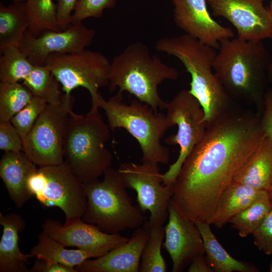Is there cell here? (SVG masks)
Segmentation results:
<instances>
[{
  "label": "cell",
  "instance_id": "1",
  "mask_svg": "<svg viewBox=\"0 0 272 272\" xmlns=\"http://www.w3.org/2000/svg\"><path fill=\"white\" fill-rule=\"evenodd\" d=\"M265 138L260 117L235 107L207 124L174 183L171 201L187 219L207 222L223 192Z\"/></svg>",
  "mask_w": 272,
  "mask_h": 272
},
{
  "label": "cell",
  "instance_id": "2",
  "mask_svg": "<svg viewBox=\"0 0 272 272\" xmlns=\"http://www.w3.org/2000/svg\"><path fill=\"white\" fill-rule=\"evenodd\" d=\"M218 49L213 70L228 94L234 102L262 108L271 62L262 41L228 38Z\"/></svg>",
  "mask_w": 272,
  "mask_h": 272
},
{
  "label": "cell",
  "instance_id": "3",
  "mask_svg": "<svg viewBox=\"0 0 272 272\" xmlns=\"http://www.w3.org/2000/svg\"><path fill=\"white\" fill-rule=\"evenodd\" d=\"M155 48L176 57L190 74L189 91L202 106L207 124L233 106L234 101L213 72L215 48L186 34L160 38L156 42Z\"/></svg>",
  "mask_w": 272,
  "mask_h": 272
},
{
  "label": "cell",
  "instance_id": "4",
  "mask_svg": "<svg viewBox=\"0 0 272 272\" xmlns=\"http://www.w3.org/2000/svg\"><path fill=\"white\" fill-rule=\"evenodd\" d=\"M178 71L151 55L149 47L141 42L128 45L110 63L108 90L126 91L155 111L165 109L167 102L160 96L158 87L167 80H174Z\"/></svg>",
  "mask_w": 272,
  "mask_h": 272
},
{
  "label": "cell",
  "instance_id": "5",
  "mask_svg": "<svg viewBox=\"0 0 272 272\" xmlns=\"http://www.w3.org/2000/svg\"><path fill=\"white\" fill-rule=\"evenodd\" d=\"M99 108L92 104L85 115L73 112L64 139V161L84 184L98 179L111 167L112 161V155L105 146L110 129Z\"/></svg>",
  "mask_w": 272,
  "mask_h": 272
},
{
  "label": "cell",
  "instance_id": "6",
  "mask_svg": "<svg viewBox=\"0 0 272 272\" xmlns=\"http://www.w3.org/2000/svg\"><path fill=\"white\" fill-rule=\"evenodd\" d=\"M122 94L118 91L108 100L99 94L98 106L105 111L110 130L123 128L138 141L142 162L168 164L169 150L161 143L166 131L173 126L166 115L138 99L126 104Z\"/></svg>",
  "mask_w": 272,
  "mask_h": 272
},
{
  "label": "cell",
  "instance_id": "7",
  "mask_svg": "<svg viewBox=\"0 0 272 272\" xmlns=\"http://www.w3.org/2000/svg\"><path fill=\"white\" fill-rule=\"evenodd\" d=\"M103 175L101 181L84 184L87 203L82 220L108 234L143 226L146 217L139 206L133 204L118 169L110 167Z\"/></svg>",
  "mask_w": 272,
  "mask_h": 272
},
{
  "label": "cell",
  "instance_id": "8",
  "mask_svg": "<svg viewBox=\"0 0 272 272\" xmlns=\"http://www.w3.org/2000/svg\"><path fill=\"white\" fill-rule=\"evenodd\" d=\"M27 187L46 208H59L65 219L81 218L87 208L83 183L64 161L57 165L39 167L27 180Z\"/></svg>",
  "mask_w": 272,
  "mask_h": 272
},
{
  "label": "cell",
  "instance_id": "9",
  "mask_svg": "<svg viewBox=\"0 0 272 272\" xmlns=\"http://www.w3.org/2000/svg\"><path fill=\"white\" fill-rule=\"evenodd\" d=\"M75 101L72 93H63L60 103L47 104L23 139V152L39 167L57 165L64 162V139L69 118L74 112Z\"/></svg>",
  "mask_w": 272,
  "mask_h": 272
},
{
  "label": "cell",
  "instance_id": "10",
  "mask_svg": "<svg viewBox=\"0 0 272 272\" xmlns=\"http://www.w3.org/2000/svg\"><path fill=\"white\" fill-rule=\"evenodd\" d=\"M110 63L101 53L85 49L52 54L47 57L44 66L60 83L63 93L69 95L75 89L84 88L90 94L92 104L98 105L99 89L109 83Z\"/></svg>",
  "mask_w": 272,
  "mask_h": 272
},
{
  "label": "cell",
  "instance_id": "11",
  "mask_svg": "<svg viewBox=\"0 0 272 272\" xmlns=\"http://www.w3.org/2000/svg\"><path fill=\"white\" fill-rule=\"evenodd\" d=\"M166 116L178 130L164 140L168 145H178L179 154L175 162L162 174L163 184L174 183L187 157L202 139L207 123L203 109L197 99L189 91L182 90L167 102Z\"/></svg>",
  "mask_w": 272,
  "mask_h": 272
},
{
  "label": "cell",
  "instance_id": "12",
  "mask_svg": "<svg viewBox=\"0 0 272 272\" xmlns=\"http://www.w3.org/2000/svg\"><path fill=\"white\" fill-rule=\"evenodd\" d=\"M118 171L126 188L134 190L139 207L149 211V228L163 226L168 218V208L174 193V183L163 184L158 164L121 163Z\"/></svg>",
  "mask_w": 272,
  "mask_h": 272
},
{
  "label": "cell",
  "instance_id": "13",
  "mask_svg": "<svg viewBox=\"0 0 272 272\" xmlns=\"http://www.w3.org/2000/svg\"><path fill=\"white\" fill-rule=\"evenodd\" d=\"M214 17L227 20L238 39L262 41L272 38V14L261 0H207Z\"/></svg>",
  "mask_w": 272,
  "mask_h": 272
},
{
  "label": "cell",
  "instance_id": "14",
  "mask_svg": "<svg viewBox=\"0 0 272 272\" xmlns=\"http://www.w3.org/2000/svg\"><path fill=\"white\" fill-rule=\"evenodd\" d=\"M96 31L83 24H71L62 31L46 30L34 37L27 30L19 45L20 49L34 65H44L47 57L54 53L80 51L91 45Z\"/></svg>",
  "mask_w": 272,
  "mask_h": 272
},
{
  "label": "cell",
  "instance_id": "15",
  "mask_svg": "<svg viewBox=\"0 0 272 272\" xmlns=\"http://www.w3.org/2000/svg\"><path fill=\"white\" fill-rule=\"evenodd\" d=\"M168 212L162 246L172 260V271L181 272L194 258L205 254L203 242L195 222L184 217L171 200Z\"/></svg>",
  "mask_w": 272,
  "mask_h": 272
},
{
  "label": "cell",
  "instance_id": "16",
  "mask_svg": "<svg viewBox=\"0 0 272 272\" xmlns=\"http://www.w3.org/2000/svg\"><path fill=\"white\" fill-rule=\"evenodd\" d=\"M174 21L185 34L214 48L220 42L234 37L230 28L225 27L211 16L207 0H171Z\"/></svg>",
  "mask_w": 272,
  "mask_h": 272
},
{
  "label": "cell",
  "instance_id": "17",
  "mask_svg": "<svg viewBox=\"0 0 272 272\" xmlns=\"http://www.w3.org/2000/svg\"><path fill=\"white\" fill-rule=\"evenodd\" d=\"M42 231L64 246L92 250L104 248L112 249L126 242L129 238L119 233L108 234L81 218L66 220L62 225L52 219H47L42 225Z\"/></svg>",
  "mask_w": 272,
  "mask_h": 272
},
{
  "label": "cell",
  "instance_id": "18",
  "mask_svg": "<svg viewBox=\"0 0 272 272\" xmlns=\"http://www.w3.org/2000/svg\"><path fill=\"white\" fill-rule=\"evenodd\" d=\"M150 236L146 221L135 229L128 240L94 259H88L76 266L77 272H139L140 259Z\"/></svg>",
  "mask_w": 272,
  "mask_h": 272
},
{
  "label": "cell",
  "instance_id": "19",
  "mask_svg": "<svg viewBox=\"0 0 272 272\" xmlns=\"http://www.w3.org/2000/svg\"><path fill=\"white\" fill-rule=\"evenodd\" d=\"M23 152H5L0 160V176L10 198L18 208H22L33 196L27 180L37 168Z\"/></svg>",
  "mask_w": 272,
  "mask_h": 272
},
{
  "label": "cell",
  "instance_id": "20",
  "mask_svg": "<svg viewBox=\"0 0 272 272\" xmlns=\"http://www.w3.org/2000/svg\"><path fill=\"white\" fill-rule=\"evenodd\" d=\"M3 235L0 241V271L30 272L29 259L31 254L21 252L19 246V233L26 227V222L19 214L0 213Z\"/></svg>",
  "mask_w": 272,
  "mask_h": 272
},
{
  "label": "cell",
  "instance_id": "21",
  "mask_svg": "<svg viewBox=\"0 0 272 272\" xmlns=\"http://www.w3.org/2000/svg\"><path fill=\"white\" fill-rule=\"evenodd\" d=\"M270 198L268 191L232 182L221 195L214 213L207 223L221 228L237 214L256 201Z\"/></svg>",
  "mask_w": 272,
  "mask_h": 272
},
{
  "label": "cell",
  "instance_id": "22",
  "mask_svg": "<svg viewBox=\"0 0 272 272\" xmlns=\"http://www.w3.org/2000/svg\"><path fill=\"white\" fill-rule=\"evenodd\" d=\"M233 182L269 191L272 189V140L265 138L235 174Z\"/></svg>",
  "mask_w": 272,
  "mask_h": 272
},
{
  "label": "cell",
  "instance_id": "23",
  "mask_svg": "<svg viewBox=\"0 0 272 272\" xmlns=\"http://www.w3.org/2000/svg\"><path fill=\"white\" fill-rule=\"evenodd\" d=\"M38 242L29 252L36 258L57 262L72 267H76L90 258H96L106 254L108 248L92 250L67 249L57 241L42 232L38 235Z\"/></svg>",
  "mask_w": 272,
  "mask_h": 272
},
{
  "label": "cell",
  "instance_id": "24",
  "mask_svg": "<svg viewBox=\"0 0 272 272\" xmlns=\"http://www.w3.org/2000/svg\"><path fill=\"white\" fill-rule=\"evenodd\" d=\"M195 225L201 235L206 259L210 267L216 272H256L257 268L253 264L232 257L223 248L207 222H196Z\"/></svg>",
  "mask_w": 272,
  "mask_h": 272
},
{
  "label": "cell",
  "instance_id": "25",
  "mask_svg": "<svg viewBox=\"0 0 272 272\" xmlns=\"http://www.w3.org/2000/svg\"><path fill=\"white\" fill-rule=\"evenodd\" d=\"M28 27L26 2H12L8 6L0 3V52L19 46Z\"/></svg>",
  "mask_w": 272,
  "mask_h": 272
},
{
  "label": "cell",
  "instance_id": "26",
  "mask_svg": "<svg viewBox=\"0 0 272 272\" xmlns=\"http://www.w3.org/2000/svg\"><path fill=\"white\" fill-rule=\"evenodd\" d=\"M34 97L48 104H56L62 100L61 86L52 73L44 65H35L23 81Z\"/></svg>",
  "mask_w": 272,
  "mask_h": 272
},
{
  "label": "cell",
  "instance_id": "27",
  "mask_svg": "<svg viewBox=\"0 0 272 272\" xmlns=\"http://www.w3.org/2000/svg\"><path fill=\"white\" fill-rule=\"evenodd\" d=\"M29 20L27 32L36 37L46 30L60 31L56 17V7L52 0H27Z\"/></svg>",
  "mask_w": 272,
  "mask_h": 272
},
{
  "label": "cell",
  "instance_id": "28",
  "mask_svg": "<svg viewBox=\"0 0 272 272\" xmlns=\"http://www.w3.org/2000/svg\"><path fill=\"white\" fill-rule=\"evenodd\" d=\"M0 54L1 82L23 81L35 67L18 46L8 47L1 51Z\"/></svg>",
  "mask_w": 272,
  "mask_h": 272
},
{
  "label": "cell",
  "instance_id": "29",
  "mask_svg": "<svg viewBox=\"0 0 272 272\" xmlns=\"http://www.w3.org/2000/svg\"><path fill=\"white\" fill-rule=\"evenodd\" d=\"M33 97L31 92L23 84L1 82L0 121L10 120Z\"/></svg>",
  "mask_w": 272,
  "mask_h": 272
},
{
  "label": "cell",
  "instance_id": "30",
  "mask_svg": "<svg viewBox=\"0 0 272 272\" xmlns=\"http://www.w3.org/2000/svg\"><path fill=\"white\" fill-rule=\"evenodd\" d=\"M271 208L270 198L258 200L233 216L229 223L238 231L240 236L247 237L262 223Z\"/></svg>",
  "mask_w": 272,
  "mask_h": 272
},
{
  "label": "cell",
  "instance_id": "31",
  "mask_svg": "<svg viewBox=\"0 0 272 272\" xmlns=\"http://www.w3.org/2000/svg\"><path fill=\"white\" fill-rule=\"evenodd\" d=\"M150 236L143 249L140 272H166L167 267L161 253L165 237L163 226L149 228Z\"/></svg>",
  "mask_w": 272,
  "mask_h": 272
},
{
  "label": "cell",
  "instance_id": "32",
  "mask_svg": "<svg viewBox=\"0 0 272 272\" xmlns=\"http://www.w3.org/2000/svg\"><path fill=\"white\" fill-rule=\"evenodd\" d=\"M47 104L43 100L33 96L31 101L25 107L11 118L10 121L22 139L32 129Z\"/></svg>",
  "mask_w": 272,
  "mask_h": 272
},
{
  "label": "cell",
  "instance_id": "33",
  "mask_svg": "<svg viewBox=\"0 0 272 272\" xmlns=\"http://www.w3.org/2000/svg\"><path fill=\"white\" fill-rule=\"evenodd\" d=\"M117 0H78L72 15L71 24L82 23L89 18H100L105 9L114 8Z\"/></svg>",
  "mask_w": 272,
  "mask_h": 272
},
{
  "label": "cell",
  "instance_id": "34",
  "mask_svg": "<svg viewBox=\"0 0 272 272\" xmlns=\"http://www.w3.org/2000/svg\"><path fill=\"white\" fill-rule=\"evenodd\" d=\"M0 149L5 152L23 151V139L10 120L0 121Z\"/></svg>",
  "mask_w": 272,
  "mask_h": 272
},
{
  "label": "cell",
  "instance_id": "35",
  "mask_svg": "<svg viewBox=\"0 0 272 272\" xmlns=\"http://www.w3.org/2000/svg\"><path fill=\"white\" fill-rule=\"evenodd\" d=\"M254 244L267 255L272 254V208L262 223L252 233Z\"/></svg>",
  "mask_w": 272,
  "mask_h": 272
},
{
  "label": "cell",
  "instance_id": "36",
  "mask_svg": "<svg viewBox=\"0 0 272 272\" xmlns=\"http://www.w3.org/2000/svg\"><path fill=\"white\" fill-rule=\"evenodd\" d=\"M56 17L60 31L71 25L72 15L78 0H56Z\"/></svg>",
  "mask_w": 272,
  "mask_h": 272
},
{
  "label": "cell",
  "instance_id": "37",
  "mask_svg": "<svg viewBox=\"0 0 272 272\" xmlns=\"http://www.w3.org/2000/svg\"><path fill=\"white\" fill-rule=\"evenodd\" d=\"M260 125L265 138L272 140V90H267L263 98Z\"/></svg>",
  "mask_w": 272,
  "mask_h": 272
},
{
  "label": "cell",
  "instance_id": "38",
  "mask_svg": "<svg viewBox=\"0 0 272 272\" xmlns=\"http://www.w3.org/2000/svg\"><path fill=\"white\" fill-rule=\"evenodd\" d=\"M30 272H77L76 268L60 263L36 258Z\"/></svg>",
  "mask_w": 272,
  "mask_h": 272
},
{
  "label": "cell",
  "instance_id": "39",
  "mask_svg": "<svg viewBox=\"0 0 272 272\" xmlns=\"http://www.w3.org/2000/svg\"><path fill=\"white\" fill-rule=\"evenodd\" d=\"M189 266L188 272H214L209 265L204 255L194 258Z\"/></svg>",
  "mask_w": 272,
  "mask_h": 272
},
{
  "label": "cell",
  "instance_id": "40",
  "mask_svg": "<svg viewBox=\"0 0 272 272\" xmlns=\"http://www.w3.org/2000/svg\"><path fill=\"white\" fill-rule=\"evenodd\" d=\"M270 11L272 14V10H270ZM267 77H268V80L272 84V62H271V63H270V65L268 67V72H267Z\"/></svg>",
  "mask_w": 272,
  "mask_h": 272
},
{
  "label": "cell",
  "instance_id": "41",
  "mask_svg": "<svg viewBox=\"0 0 272 272\" xmlns=\"http://www.w3.org/2000/svg\"><path fill=\"white\" fill-rule=\"evenodd\" d=\"M12 2H26L27 0H11Z\"/></svg>",
  "mask_w": 272,
  "mask_h": 272
},
{
  "label": "cell",
  "instance_id": "42",
  "mask_svg": "<svg viewBox=\"0 0 272 272\" xmlns=\"http://www.w3.org/2000/svg\"><path fill=\"white\" fill-rule=\"evenodd\" d=\"M269 193L270 196V199L272 202V189L269 191Z\"/></svg>",
  "mask_w": 272,
  "mask_h": 272
},
{
  "label": "cell",
  "instance_id": "43",
  "mask_svg": "<svg viewBox=\"0 0 272 272\" xmlns=\"http://www.w3.org/2000/svg\"><path fill=\"white\" fill-rule=\"evenodd\" d=\"M269 271L270 272H272V261L270 264V265H269Z\"/></svg>",
  "mask_w": 272,
  "mask_h": 272
},
{
  "label": "cell",
  "instance_id": "44",
  "mask_svg": "<svg viewBox=\"0 0 272 272\" xmlns=\"http://www.w3.org/2000/svg\"><path fill=\"white\" fill-rule=\"evenodd\" d=\"M261 1H263L264 0H261Z\"/></svg>",
  "mask_w": 272,
  "mask_h": 272
}]
</instances>
